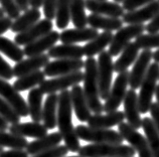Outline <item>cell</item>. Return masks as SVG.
Segmentation results:
<instances>
[{"label":"cell","mask_w":159,"mask_h":157,"mask_svg":"<svg viewBox=\"0 0 159 157\" xmlns=\"http://www.w3.org/2000/svg\"><path fill=\"white\" fill-rule=\"evenodd\" d=\"M158 1H159V0H158Z\"/></svg>","instance_id":"59"},{"label":"cell","mask_w":159,"mask_h":157,"mask_svg":"<svg viewBox=\"0 0 159 157\" xmlns=\"http://www.w3.org/2000/svg\"><path fill=\"white\" fill-rule=\"evenodd\" d=\"M49 63V57L48 55L35 56L28 57L26 60H22L19 63H16L13 69V76L16 78L23 77L28 74L34 73L36 71H40L41 68H44Z\"/></svg>","instance_id":"18"},{"label":"cell","mask_w":159,"mask_h":157,"mask_svg":"<svg viewBox=\"0 0 159 157\" xmlns=\"http://www.w3.org/2000/svg\"><path fill=\"white\" fill-rule=\"evenodd\" d=\"M129 83V72L125 71L118 74L115 82L113 83L110 94L106 99L105 104L103 105L104 112L111 113L118 111V108L124 101L127 93V86Z\"/></svg>","instance_id":"8"},{"label":"cell","mask_w":159,"mask_h":157,"mask_svg":"<svg viewBox=\"0 0 159 157\" xmlns=\"http://www.w3.org/2000/svg\"><path fill=\"white\" fill-rule=\"evenodd\" d=\"M118 132L124 140L130 144L139 157H152L148 142L136 129L132 128L128 123H121L118 125Z\"/></svg>","instance_id":"10"},{"label":"cell","mask_w":159,"mask_h":157,"mask_svg":"<svg viewBox=\"0 0 159 157\" xmlns=\"http://www.w3.org/2000/svg\"><path fill=\"white\" fill-rule=\"evenodd\" d=\"M43 94L39 88H33L29 91L27 96L28 115L32 122L40 123L43 121Z\"/></svg>","instance_id":"29"},{"label":"cell","mask_w":159,"mask_h":157,"mask_svg":"<svg viewBox=\"0 0 159 157\" xmlns=\"http://www.w3.org/2000/svg\"><path fill=\"white\" fill-rule=\"evenodd\" d=\"M29 6L31 8H35V9H39L43 6V0H28Z\"/></svg>","instance_id":"50"},{"label":"cell","mask_w":159,"mask_h":157,"mask_svg":"<svg viewBox=\"0 0 159 157\" xmlns=\"http://www.w3.org/2000/svg\"><path fill=\"white\" fill-rule=\"evenodd\" d=\"M153 52L151 49H144L138 56L137 60L133 65L132 71L129 73V83L128 85L131 87V90H137L140 88L142 81L148 71L150 61L152 60Z\"/></svg>","instance_id":"12"},{"label":"cell","mask_w":159,"mask_h":157,"mask_svg":"<svg viewBox=\"0 0 159 157\" xmlns=\"http://www.w3.org/2000/svg\"><path fill=\"white\" fill-rule=\"evenodd\" d=\"M149 112H150V115H151V120L153 121L154 125H155L156 129L159 133V105L156 102L152 103Z\"/></svg>","instance_id":"45"},{"label":"cell","mask_w":159,"mask_h":157,"mask_svg":"<svg viewBox=\"0 0 159 157\" xmlns=\"http://www.w3.org/2000/svg\"><path fill=\"white\" fill-rule=\"evenodd\" d=\"M53 24L52 20L41 19L39 22H36L34 25L29 27L28 29L24 30L20 34H17L14 38V43L17 45H27L39 38H43L45 34L52 31Z\"/></svg>","instance_id":"13"},{"label":"cell","mask_w":159,"mask_h":157,"mask_svg":"<svg viewBox=\"0 0 159 157\" xmlns=\"http://www.w3.org/2000/svg\"><path fill=\"white\" fill-rule=\"evenodd\" d=\"M155 97H156V103L159 105V85L156 87V91H155Z\"/></svg>","instance_id":"53"},{"label":"cell","mask_w":159,"mask_h":157,"mask_svg":"<svg viewBox=\"0 0 159 157\" xmlns=\"http://www.w3.org/2000/svg\"><path fill=\"white\" fill-rule=\"evenodd\" d=\"M73 107L70 91L66 90L58 95L57 126L65 141V145L70 152H78L81 148L80 139L73 125Z\"/></svg>","instance_id":"1"},{"label":"cell","mask_w":159,"mask_h":157,"mask_svg":"<svg viewBox=\"0 0 159 157\" xmlns=\"http://www.w3.org/2000/svg\"><path fill=\"white\" fill-rule=\"evenodd\" d=\"M13 69L0 56V78L3 80H11L13 78Z\"/></svg>","instance_id":"44"},{"label":"cell","mask_w":159,"mask_h":157,"mask_svg":"<svg viewBox=\"0 0 159 157\" xmlns=\"http://www.w3.org/2000/svg\"><path fill=\"white\" fill-rule=\"evenodd\" d=\"M81 157H134L136 151L124 144H89L78 151Z\"/></svg>","instance_id":"3"},{"label":"cell","mask_w":159,"mask_h":157,"mask_svg":"<svg viewBox=\"0 0 159 157\" xmlns=\"http://www.w3.org/2000/svg\"><path fill=\"white\" fill-rule=\"evenodd\" d=\"M98 35V30L92 27L72 28V29H66L60 34V40L62 44H75L77 43H85V41L89 43Z\"/></svg>","instance_id":"21"},{"label":"cell","mask_w":159,"mask_h":157,"mask_svg":"<svg viewBox=\"0 0 159 157\" xmlns=\"http://www.w3.org/2000/svg\"><path fill=\"white\" fill-rule=\"evenodd\" d=\"M0 116L7 123H10L11 125L20 123V118H21L16 113V111L12 108L11 105L8 104L1 97H0Z\"/></svg>","instance_id":"38"},{"label":"cell","mask_w":159,"mask_h":157,"mask_svg":"<svg viewBox=\"0 0 159 157\" xmlns=\"http://www.w3.org/2000/svg\"><path fill=\"white\" fill-rule=\"evenodd\" d=\"M0 52H2L3 55H5L15 63L21 61L24 57L23 49L20 48L19 45L12 40L4 38V36H0Z\"/></svg>","instance_id":"35"},{"label":"cell","mask_w":159,"mask_h":157,"mask_svg":"<svg viewBox=\"0 0 159 157\" xmlns=\"http://www.w3.org/2000/svg\"><path fill=\"white\" fill-rule=\"evenodd\" d=\"M159 13V1L154 0L153 2L143 6L140 9L127 12L122 16L123 23L127 24H143L145 21H151Z\"/></svg>","instance_id":"15"},{"label":"cell","mask_w":159,"mask_h":157,"mask_svg":"<svg viewBox=\"0 0 159 157\" xmlns=\"http://www.w3.org/2000/svg\"><path fill=\"white\" fill-rule=\"evenodd\" d=\"M66 157V156H65ZM68 157H81V156H79V155H77V156H68Z\"/></svg>","instance_id":"57"},{"label":"cell","mask_w":159,"mask_h":157,"mask_svg":"<svg viewBox=\"0 0 159 157\" xmlns=\"http://www.w3.org/2000/svg\"><path fill=\"white\" fill-rule=\"evenodd\" d=\"M0 157H28L26 150H14L10 149L7 151H3L0 153Z\"/></svg>","instance_id":"47"},{"label":"cell","mask_w":159,"mask_h":157,"mask_svg":"<svg viewBox=\"0 0 159 157\" xmlns=\"http://www.w3.org/2000/svg\"><path fill=\"white\" fill-rule=\"evenodd\" d=\"M58 95L49 94L45 99L43 107V122L48 130H52L57 127Z\"/></svg>","instance_id":"26"},{"label":"cell","mask_w":159,"mask_h":157,"mask_svg":"<svg viewBox=\"0 0 159 157\" xmlns=\"http://www.w3.org/2000/svg\"><path fill=\"white\" fill-rule=\"evenodd\" d=\"M99 1H108V0H99Z\"/></svg>","instance_id":"58"},{"label":"cell","mask_w":159,"mask_h":157,"mask_svg":"<svg viewBox=\"0 0 159 157\" xmlns=\"http://www.w3.org/2000/svg\"><path fill=\"white\" fill-rule=\"evenodd\" d=\"M153 1L154 0H124L122 2V7L124 10L131 12L134 10H137V8L145 6Z\"/></svg>","instance_id":"43"},{"label":"cell","mask_w":159,"mask_h":157,"mask_svg":"<svg viewBox=\"0 0 159 157\" xmlns=\"http://www.w3.org/2000/svg\"><path fill=\"white\" fill-rule=\"evenodd\" d=\"M8 123L0 116V131H6L8 129Z\"/></svg>","instance_id":"51"},{"label":"cell","mask_w":159,"mask_h":157,"mask_svg":"<svg viewBox=\"0 0 159 157\" xmlns=\"http://www.w3.org/2000/svg\"><path fill=\"white\" fill-rule=\"evenodd\" d=\"M85 8V0H70V20L76 28H85L88 24Z\"/></svg>","instance_id":"34"},{"label":"cell","mask_w":159,"mask_h":157,"mask_svg":"<svg viewBox=\"0 0 159 157\" xmlns=\"http://www.w3.org/2000/svg\"><path fill=\"white\" fill-rule=\"evenodd\" d=\"M48 56L57 60H82L84 49L83 47L77 44L54 45L48 51Z\"/></svg>","instance_id":"25"},{"label":"cell","mask_w":159,"mask_h":157,"mask_svg":"<svg viewBox=\"0 0 159 157\" xmlns=\"http://www.w3.org/2000/svg\"><path fill=\"white\" fill-rule=\"evenodd\" d=\"M62 141V137L60 132H52L51 134H47L39 139H35L34 141L28 143L26 147V152L28 155H36L43 151L52 149L53 147L60 145Z\"/></svg>","instance_id":"23"},{"label":"cell","mask_w":159,"mask_h":157,"mask_svg":"<svg viewBox=\"0 0 159 157\" xmlns=\"http://www.w3.org/2000/svg\"><path fill=\"white\" fill-rule=\"evenodd\" d=\"M85 6L92 13L108 16V17L120 18L125 14L123 7L118 3L99 0H85Z\"/></svg>","instance_id":"17"},{"label":"cell","mask_w":159,"mask_h":157,"mask_svg":"<svg viewBox=\"0 0 159 157\" xmlns=\"http://www.w3.org/2000/svg\"><path fill=\"white\" fill-rule=\"evenodd\" d=\"M70 93L72 107L78 120L81 122H88V120L92 116V112L87 103L83 88L80 85L74 86Z\"/></svg>","instance_id":"20"},{"label":"cell","mask_w":159,"mask_h":157,"mask_svg":"<svg viewBox=\"0 0 159 157\" xmlns=\"http://www.w3.org/2000/svg\"><path fill=\"white\" fill-rule=\"evenodd\" d=\"M159 80V64L153 63L142 81L140 92L138 95V107L141 114H147L152 105V99L155 95L157 81Z\"/></svg>","instance_id":"4"},{"label":"cell","mask_w":159,"mask_h":157,"mask_svg":"<svg viewBox=\"0 0 159 157\" xmlns=\"http://www.w3.org/2000/svg\"><path fill=\"white\" fill-rule=\"evenodd\" d=\"M70 20V0H57L56 24L60 29H65Z\"/></svg>","instance_id":"37"},{"label":"cell","mask_w":159,"mask_h":157,"mask_svg":"<svg viewBox=\"0 0 159 157\" xmlns=\"http://www.w3.org/2000/svg\"><path fill=\"white\" fill-rule=\"evenodd\" d=\"M44 81H45L44 73L43 71H36L34 73L28 74V75L18 78L12 86L19 93L35 88V86L40 85Z\"/></svg>","instance_id":"33"},{"label":"cell","mask_w":159,"mask_h":157,"mask_svg":"<svg viewBox=\"0 0 159 157\" xmlns=\"http://www.w3.org/2000/svg\"><path fill=\"white\" fill-rule=\"evenodd\" d=\"M57 3V0H43V14L45 16V19L52 20L56 18Z\"/></svg>","instance_id":"42"},{"label":"cell","mask_w":159,"mask_h":157,"mask_svg":"<svg viewBox=\"0 0 159 157\" xmlns=\"http://www.w3.org/2000/svg\"><path fill=\"white\" fill-rule=\"evenodd\" d=\"M152 59H153L154 61H155V63H158V64H159V48L157 49L156 52H153Z\"/></svg>","instance_id":"52"},{"label":"cell","mask_w":159,"mask_h":157,"mask_svg":"<svg viewBox=\"0 0 159 157\" xmlns=\"http://www.w3.org/2000/svg\"><path fill=\"white\" fill-rule=\"evenodd\" d=\"M114 1H115V3H121V2H123L124 1V0H114Z\"/></svg>","instance_id":"55"},{"label":"cell","mask_w":159,"mask_h":157,"mask_svg":"<svg viewBox=\"0 0 159 157\" xmlns=\"http://www.w3.org/2000/svg\"><path fill=\"white\" fill-rule=\"evenodd\" d=\"M138 56H139V47L135 43H130L123 49L119 59L114 63V72L121 74L127 71L128 68L135 63Z\"/></svg>","instance_id":"30"},{"label":"cell","mask_w":159,"mask_h":157,"mask_svg":"<svg viewBox=\"0 0 159 157\" xmlns=\"http://www.w3.org/2000/svg\"><path fill=\"white\" fill-rule=\"evenodd\" d=\"M125 120V114L121 111L102 114H94L88 120V125L92 128H99V129H109L110 127L120 125Z\"/></svg>","instance_id":"24"},{"label":"cell","mask_w":159,"mask_h":157,"mask_svg":"<svg viewBox=\"0 0 159 157\" xmlns=\"http://www.w3.org/2000/svg\"><path fill=\"white\" fill-rule=\"evenodd\" d=\"M134 43L139 49H151V48H159V32L158 34H141L136 38Z\"/></svg>","instance_id":"39"},{"label":"cell","mask_w":159,"mask_h":157,"mask_svg":"<svg viewBox=\"0 0 159 157\" xmlns=\"http://www.w3.org/2000/svg\"><path fill=\"white\" fill-rule=\"evenodd\" d=\"M10 133L18 135L20 137H30L39 139L48 134V129L43 124L36 122H25L11 125L8 128Z\"/></svg>","instance_id":"22"},{"label":"cell","mask_w":159,"mask_h":157,"mask_svg":"<svg viewBox=\"0 0 159 157\" xmlns=\"http://www.w3.org/2000/svg\"><path fill=\"white\" fill-rule=\"evenodd\" d=\"M1 8L10 19H16L20 16V10L15 0H0Z\"/></svg>","instance_id":"40"},{"label":"cell","mask_w":159,"mask_h":157,"mask_svg":"<svg viewBox=\"0 0 159 157\" xmlns=\"http://www.w3.org/2000/svg\"><path fill=\"white\" fill-rule=\"evenodd\" d=\"M28 145L27 139L12 134L10 132L0 131V147H8L14 150H24Z\"/></svg>","instance_id":"36"},{"label":"cell","mask_w":159,"mask_h":157,"mask_svg":"<svg viewBox=\"0 0 159 157\" xmlns=\"http://www.w3.org/2000/svg\"><path fill=\"white\" fill-rule=\"evenodd\" d=\"M145 30L148 31V34H158L159 32V13L147 24V25H145Z\"/></svg>","instance_id":"46"},{"label":"cell","mask_w":159,"mask_h":157,"mask_svg":"<svg viewBox=\"0 0 159 157\" xmlns=\"http://www.w3.org/2000/svg\"><path fill=\"white\" fill-rule=\"evenodd\" d=\"M12 25V19H10L7 16H4V17L0 18V36L1 34H5V32L10 29Z\"/></svg>","instance_id":"48"},{"label":"cell","mask_w":159,"mask_h":157,"mask_svg":"<svg viewBox=\"0 0 159 157\" xmlns=\"http://www.w3.org/2000/svg\"><path fill=\"white\" fill-rule=\"evenodd\" d=\"M144 31V24H130L128 26L122 27L113 36V39L109 45L108 52L111 56H117L130 43L132 38H136L139 35L143 34Z\"/></svg>","instance_id":"7"},{"label":"cell","mask_w":159,"mask_h":157,"mask_svg":"<svg viewBox=\"0 0 159 157\" xmlns=\"http://www.w3.org/2000/svg\"><path fill=\"white\" fill-rule=\"evenodd\" d=\"M75 129L79 139L92 144H122L124 141L119 132L112 129H99L85 125H78Z\"/></svg>","instance_id":"5"},{"label":"cell","mask_w":159,"mask_h":157,"mask_svg":"<svg viewBox=\"0 0 159 157\" xmlns=\"http://www.w3.org/2000/svg\"><path fill=\"white\" fill-rule=\"evenodd\" d=\"M40 15L41 13L39 9H35V8H30V9L24 11L22 15H20L14 21H12V25L10 28L11 31L14 34H20V32L28 29L29 27H31L36 22L39 21Z\"/></svg>","instance_id":"31"},{"label":"cell","mask_w":159,"mask_h":157,"mask_svg":"<svg viewBox=\"0 0 159 157\" xmlns=\"http://www.w3.org/2000/svg\"><path fill=\"white\" fill-rule=\"evenodd\" d=\"M16 4L19 8L20 11H26L28 10V6H29V3H28V0H15Z\"/></svg>","instance_id":"49"},{"label":"cell","mask_w":159,"mask_h":157,"mask_svg":"<svg viewBox=\"0 0 159 157\" xmlns=\"http://www.w3.org/2000/svg\"><path fill=\"white\" fill-rule=\"evenodd\" d=\"M124 114L127 123L134 129L142 128L141 113L138 107V95L134 90L127 91L124 98Z\"/></svg>","instance_id":"16"},{"label":"cell","mask_w":159,"mask_h":157,"mask_svg":"<svg viewBox=\"0 0 159 157\" xmlns=\"http://www.w3.org/2000/svg\"><path fill=\"white\" fill-rule=\"evenodd\" d=\"M1 152H3V148L0 147V153H1Z\"/></svg>","instance_id":"56"},{"label":"cell","mask_w":159,"mask_h":157,"mask_svg":"<svg viewBox=\"0 0 159 157\" xmlns=\"http://www.w3.org/2000/svg\"><path fill=\"white\" fill-rule=\"evenodd\" d=\"M142 129L146 135L152 157H159V133L151 118L144 117L142 119Z\"/></svg>","instance_id":"32"},{"label":"cell","mask_w":159,"mask_h":157,"mask_svg":"<svg viewBox=\"0 0 159 157\" xmlns=\"http://www.w3.org/2000/svg\"><path fill=\"white\" fill-rule=\"evenodd\" d=\"M68 148L66 145H58L57 147H53L52 149L43 151L41 153L36 155H33L31 157H65L68 154Z\"/></svg>","instance_id":"41"},{"label":"cell","mask_w":159,"mask_h":157,"mask_svg":"<svg viewBox=\"0 0 159 157\" xmlns=\"http://www.w3.org/2000/svg\"><path fill=\"white\" fill-rule=\"evenodd\" d=\"M84 65L83 60H56L45 65L43 73L48 77H61L81 71Z\"/></svg>","instance_id":"14"},{"label":"cell","mask_w":159,"mask_h":157,"mask_svg":"<svg viewBox=\"0 0 159 157\" xmlns=\"http://www.w3.org/2000/svg\"><path fill=\"white\" fill-rule=\"evenodd\" d=\"M85 73H84V94L91 112L94 114H102L104 112L101 103L98 83V65L94 57H88L85 61Z\"/></svg>","instance_id":"2"},{"label":"cell","mask_w":159,"mask_h":157,"mask_svg":"<svg viewBox=\"0 0 159 157\" xmlns=\"http://www.w3.org/2000/svg\"><path fill=\"white\" fill-rule=\"evenodd\" d=\"M57 40H60V34L57 31L52 30L43 38L25 45L23 48L24 56L31 57L43 55L45 51H49L52 47H54Z\"/></svg>","instance_id":"19"},{"label":"cell","mask_w":159,"mask_h":157,"mask_svg":"<svg viewBox=\"0 0 159 157\" xmlns=\"http://www.w3.org/2000/svg\"><path fill=\"white\" fill-rule=\"evenodd\" d=\"M97 65L100 98L106 101L112 88V78L114 73V63L110 53L106 51L102 52L99 55Z\"/></svg>","instance_id":"6"},{"label":"cell","mask_w":159,"mask_h":157,"mask_svg":"<svg viewBox=\"0 0 159 157\" xmlns=\"http://www.w3.org/2000/svg\"><path fill=\"white\" fill-rule=\"evenodd\" d=\"M88 24L94 29H103L104 31H113L123 27V21L120 18L108 17V16L98 15L92 13L88 16Z\"/></svg>","instance_id":"27"},{"label":"cell","mask_w":159,"mask_h":157,"mask_svg":"<svg viewBox=\"0 0 159 157\" xmlns=\"http://www.w3.org/2000/svg\"><path fill=\"white\" fill-rule=\"evenodd\" d=\"M0 97L11 105L20 117L29 116L27 103L24 101L21 95L13 88V86L1 78H0Z\"/></svg>","instance_id":"11"},{"label":"cell","mask_w":159,"mask_h":157,"mask_svg":"<svg viewBox=\"0 0 159 157\" xmlns=\"http://www.w3.org/2000/svg\"><path fill=\"white\" fill-rule=\"evenodd\" d=\"M84 80V73L81 71L75 72L69 75L57 77L56 78L44 81L39 85V89L43 94H57V92H62L68 90L70 87L77 86Z\"/></svg>","instance_id":"9"},{"label":"cell","mask_w":159,"mask_h":157,"mask_svg":"<svg viewBox=\"0 0 159 157\" xmlns=\"http://www.w3.org/2000/svg\"><path fill=\"white\" fill-rule=\"evenodd\" d=\"M4 14H5V12L3 11V9L1 7H0V18H2V17H4Z\"/></svg>","instance_id":"54"},{"label":"cell","mask_w":159,"mask_h":157,"mask_svg":"<svg viewBox=\"0 0 159 157\" xmlns=\"http://www.w3.org/2000/svg\"><path fill=\"white\" fill-rule=\"evenodd\" d=\"M113 36L114 34L111 31H104L102 34H99L97 38L87 43L85 47H83L84 56L88 57H94L96 55H100L108 45H110Z\"/></svg>","instance_id":"28"}]
</instances>
